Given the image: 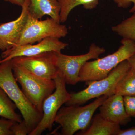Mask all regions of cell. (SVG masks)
Wrapping results in <instances>:
<instances>
[{"mask_svg": "<svg viewBox=\"0 0 135 135\" xmlns=\"http://www.w3.org/2000/svg\"><path fill=\"white\" fill-rule=\"evenodd\" d=\"M0 87L16 105L31 133L41 120L43 113L31 103L18 86L11 60L0 64Z\"/></svg>", "mask_w": 135, "mask_h": 135, "instance_id": "obj_1", "label": "cell"}, {"mask_svg": "<svg viewBox=\"0 0 135 135\" xmlns=\"http://www.w3.org/2000/svg\"><path fill=\"white\" fill-rule=\"evenodd\" d=\"M118 50L103 58L87 62L80 71L79 82H88L105 78L121 62L135 53V42L122 39Z\"/></svg>", "mask_w": 135, "mask_h": 135, "instance_id": "obj_2", "label": "cell"}, {"mask_svg": "<svg viewBox=\"0 0 135 135\" xmlns=\"http://www.w3.org/2000/svg\"><path fill=\"white\" fill-rule=\"evenodd\" d=\"M108 97L101 96L84 106L75 105L61 107L55 119V122L62 128L61 134L73 135L77 131L86 129L94 113Z\"/></svg>", "mask_w": 135, "mask_h": 135, "instance_id": "obj_3", "label": "cell"}, {"mask_svg": "<svg viewBox=\"0 0 135 135\" xmlns=\"http://www.w3.org/2000/svg\"><path fill=\"white\" fill-rule=\"evenodd\" d=\"M11 61L14 76L21 85L22 92L31 103L43 113V101L55 89V80L37 77Z\"/></svg>", "mask_w": 135, "mask_h": 135, "instance_id": "obj_4", "label": "cell"}, {"mask_svg": "<svg viewBox=\"0 0 135 135\" xmlns=\"http://www.w3.org/2000/svg\"><path fill=\"white\" fill-rule=\"evenodd\" d=\"M131 68L127 60L121 62L105 78L87 82L88 86L77 93L71 92V98L66 103V106L81 105L95 98L103 95L110 96L115 94L117 83Z\"/></svg>", "mask_w": 135, "mask_h": 135, "instance_id": "obj_5", "label": "cell"}, {"mask_svg": "<svg viewBox=\"0 0 135 135\" xmlns=\"http://www.w3.org/2000/svg\"><path fill=\"white\" fill-rule=\"evenodd\" d=\"M68 33L65 25L51 18L41 20L29 15L22 34L15 46L33 44L48 37L60 39L65 37Z\"/></svg>", "mask_w": 135, "mask_h": 135, "instance_id": "obj_6", "label": "cell"}, {"mask_svg": "<svg viewBox=\"0 0 135 135\" xmlns=\"http://www.w3.org/2000/svg\"><path fill=\"white\" fill-rule=\"evenodd\" d=\"M54 80L56 85L55 91L44 101L42 118L29 135H40L47 129L51 131L58 111L71 98V94L66 90L65 81L59 72Z\"/></svg>", "mask_w": 135, "mask_h": 135, "instance_id": "obj_7", "label": "cell"}, {"mask_svg": "<svg viewBox=\"0 0 135 135\" xmlns=\"http://www.w3.org/2000/svg\"><path fill=\"white\" fill-rule=\"evenodd\" d=\"M105 49L92 43L88 53L77 56L64 55L61 52H55L56 64L58 72L62 75L66 84L75 85L79 82V74L81 69L89 60L97 59Z\"/></svg>", "mask_w": 135, "mask_h": 135, "instance_id": "obj_8", "label": "cell"}, {"mask_svg": "<svg viewBox=\"0 0 135 135\" xmlns=\"http://www.w3.org/2000/svg\"><path fill=\"white\" fill-rule=\"evenodd\" d=\"M37 77L54 80L58 73L56 64L55 51H48L36 55L20 56L11 60Z\"/></svg>", "mask_w": 135, "mask_h": 135, "instance_id": "obj_9", "label": "cell"}, {"mask_svg": "<svg viewBox=\"0 0 135 135\" xmlns=\"http://www.w3.org/2000/svg\"><path fill=\"white\" fill-rule=\"evenodd\" d=\"M68 45V44L60 41L59 39L48 37L35 44L14 46L3 51L0 64L17 57L30 56L48 51L61 52Z\"/></svg>", "mask_w": 135, "mask_h": 135, "instance_id": "obj_10", "label": "cell"}, {"mask_svg": "<svg viewBox=\"0 0 135 135\" xmlns=\"http://www.w3.org/2000/svg\"><path fill=\"white\" fill-rule=\"evenodd\" d=\"M29 0H25L19 17L0 23V50L5 51L15 46L20 38L29 16Z\"/></svg>", "mask_w": 135, "mask_h": 135, "instance_id": "obj_11", "label": "cell"}, {"mask_svg": "<svg viewBox=\"0 0 135 135\" xmlns=\"http://www.w3.org/2000/svg\"><path fill=\"white\" fill-rule=\"evenodd\" d=\"M99 108L101 116L120 126H126L131 121L126 111L123 97L120 95L108 97Z\"/></svg>", "mask_w": 135, "mask_h": 135, "instance_id": "obj_12", "label": "cell"}, {"mask_svg": "<svg viewBox=\"0 0 135 135\" xmlns=\"http://www.w3.org/2000/svg\"><path fill=\"white\" fill-rule=\"evenodd\" d=\"M29 1V13L31 17L41 20L44 16L48 15L60 23V6L58 0Z\"/></svg>", "mask_w": 135, "mask_h": 135, "instance_id": "obj_13", "label": "cell"}, {"mask_svg": "<svg viewBox=\"0 0 135 135\" xmlns=\"http://www.w3.org/2000/svg\"><path fill=\"white\" fill-rule=\"evenodd\" d=\"M120 126L104 118L100 113L97 114L93 118L90 127L76 135H117L121 129Z\"/></svg>", "mask_w": 135, "mask_h": 135, "instance_id": "obj_14", "label": "cell"}, {"mask_svg": "<svg viewBox=\"0 0 135 135\" xmlns=\"http://www.w3.org/2000/svg\"><path fill=\"white\" fill-rule=\"evenodd\" d=\"M60 6V23L66 22L74 8L82 5L85 9L91 10L99 5V0H58Z\"/></svg>", "mask_w": 135, "mask_h": 135, "instance_id": "obj_15", "label": "cell"}, {"mask_svg": "<svg viewBox=\"0 0 135 135\" xmlns=\"http://www.w3.org/2000/svg\"><path fill=\"white\" fill-rule=\"evenodd\" d=\"M17 108L15 103L0 87V117L15 122H21L23 120L22 116L16 112Z\"/></svg>", "mask_w": 135, "mask_h": 135, "instance_id": "obj_16", "label": "cell"}, {"mask_svg": "<svg viewBox=\"0 0 135 135\" xmlns=\"http://www.w3.org/2000/svg\"><path fill=\"white\" fill-rule=\"evenodd\" d=\"M115 94L123 97L135 96V71L131 68L117 83Z\"/></svg>", "mask_w": 135, "mask_h": 135, "instance_id": "obj_17", "label": "cell"}, {"mask_svg": "<svg viewBox=\"0 0 135 135\" xmlns=\"http://www.w3.org/2000/svg\"><path fill=\"white\" fill-rule=\"evenodd\" d=\"M112 30L123 38L135 42V12L129 17L113 26Z\"/></svg>", "mask_w": 135, "mask_h": 135, "instance_id": "obj_18", "label": "cell"}, {"mask_svg": "<svg viewBox=\"0 0 135 135\" xmlns=\"http://www.w3.org/2000/svg\"><path fill=\"white\" fill-rule=\"evenodd\" d=\"M13 135H29L31 131L26 122L23 120L20 122H15L11 127Z\"/></svg>", "mask_w": 135, "mask_h": 135, "instance_id": "obj_19", "label": "cell"}, {"mask_svg": "<svg viewBox=\"0 0 135 135\" xmlns=\"http://www.w3.org/2000/svg\"><path fill=\"white\" fill-rule=\"evenodd\" d=\"M123 99L128 115L135 118V96L123 97Z\"/></svg>", "mask_w": 135, "mask_h": 135, "instance_id": "obj_20", "label": "cell"}, {"mask_svg": "<svg viewBox=\"0 0 135 135\" xmlns=\"http://www.w3.org/2000/svg\"><path fill=\"white\" fill-rule=\"evenodd\" d=\"M15 122L8 119H0V135H13L11 127Z\"/></svg>", "mask_w": 135, "mask_h": 135, "instance_id": "obj_21", "label": "cell"}, {"mask_svg": "<svg viewBox=\"0 0 135 135\" xmlns=\"http://www.w3.org/2000/svg\"><path fill=\"white\" fill-rule=\"evenodd\" d=\"M113 1L118 7L124 9L128 8L133 3V7L131 9L129 12L131 13L135 12V0H113Z\"/></svg>", "mask_w": 135, "mask_h": 135, "instance_id": "obj_22", "label": "cell"}, {"mask_svg": "<svg viewBox=\"0 0 135 135\" xmlns=\"http://www.w3.org/2000/svg\"><path fill=\"white\" fill-rule=\"evenodd\" d=\"M117 135H135V127L124 130L120 129Z\"/></svg>", "mask_w": 135, "mask_h": 135, "instance_id": "obj_23", "label": "cell"}, {"mask_svg": "<svg viewBox=\"0 0 135 135\" xmlns=\"http://www.w3.org/2000/svg\"><path fill=\"white\" fill-rule=\"evenodd\" d=\"M127 60L131 68L135 71V53L131 56Z\"/></svg>", "mask_w": 135, "mask_h": 135, "instance_id": "obj_24", "label": "cell"}, {"mask_svg": "<svg viewBox=\"0 0 135 135\" xmlns=\"http://www.w3.org/2000/svg\"><path fill=\"white\" fill-rule=\"evenodd\" d=\"M14 5H18L22 7L24 3L25 0H4Z\"/></svg>", "mask_w": 135, "mask_h": 135, "instance_id": "obj_25", "label": "cell"}, {"mask_svg": "<svg viewBox=\"0 0 135 135\" xmlns=\"http://www.w3.org/2000/svg\"><path fill=\"white\" fill-rule=\"evenodd\" d=\"M1 60H2L1 56V55H0V62H1Z\"/></svg>", "mask_w": 135, "mask_h": 135, "instance_id": "obj_26", "label": "cell"}]
</instances>
